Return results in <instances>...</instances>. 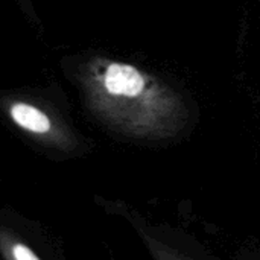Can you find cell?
<instances>
[{"mask_svg":"<svg viewBox=\"0 0 260 260\" xmlns=\"http://www.w3.org/2000/svg\"><path fill=\"white\" fill-rule=\"evenodd\" d=\"M143 239L148 244V247H149V250H151V253L155 257V260H186L183 256H180L178 253H175L172 248H169L163 242L154 239L149 235H145Z\"/></svg>","mask_w":260,"mask_h":260,"instance_id":"4","label":"cell"},{"mask_svg":"<svg viewBox=\"0 0 260 260\" xmlns=\"http://www.w3.org/2000/svg\"><path fill=\"white\" fill-rule=\"evenodd\" d=\"M105 87L111 94L137 96L145 88V79L137 69L114 62L105 73Z\"/></svg>","mask_w":260,"mask_h":260,"instance_id":"1","label":"cell"},{"mask_svg":"<svg viewBox=\"0 0 260 260\" xmlns=\"http://www.w3.org/2000/svg\"><path fill=\"white\" fill-rule=\"evenodd\" d=\"M12 120L24 128L26 131L35 133V134H46L50 131V120L49 117L41 113L38 108L27 105V104H14L9 110Z\"/></svg>","mask_w":260,"mask_h":260,"instance_id":"2","label":"cell"},{"mask_svg":"<svg viewBox=\"0 0 260 260\" xmlns=\"http://www.w3.org/2000/svg\"><path fill=\"white\" fill-rule=\"evenodd\" d=\"M3 251L8 260H40L27 245L12 241L9 238H3Z\"/></svg>","mask_w":260,"mask_h":260,"instance_id":"3","label":"cell"}]
</instances>
